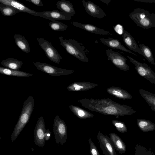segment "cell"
<instances>
[{"label": "cell", "mask_w": 155, "mask_h": 155, "mask_svg": "<svg viewBox=\"0 0 155 155\" xmlns=\"http://www.w3.org/2000/svg\"><path fill=\"white\" fill-rule=\"evenodd\" d=\"M34 99L31 95L23 103V106L18 120L11 136L12 140H15L28 121L33 111Z\"/></svg>", "instance_id": "6da1fadb"}, {"label": "cell", "mask_w": 155, "mask_h": 155, "mask_svg": "<svg viewBox=\"0 0 155 155\" xmlns=\"http://www.w3.org/2000/svg\"><path fill=\"white\" fill-rule=\"evenodd\" d=\"M129 16L138 27L143 29L155 27V14L148 11L140 8H136Z\"/></svg>", "instance_id": "7a4b0ae2"}, {"label": "cell", "mask_w": 155, "mask_h": 155, "mask_svg": "<svg viewBox=\"0 0 155 155\" xmlns=\"http://www.w3.org/2000/svg\"><path fill=\"white\" fill-rule=\"evenodd\" d=\"M60 45L68 53L83 61L88 62L86 56L87 51L82 44L73 39H64L61 36L59 37Z\"/></svg>", "instance_id": "3957f363"}, {"label": "cell", "mask_w": 155, "mask_h": 155, "mask_svg": "<svg viewBox=\"0 0 155 155\" xmlns=\"http://www.w3.org/2000/svg\"><path fill=\"white\" fill-rule=\"evenodd\" d=\"M127 57L135 65L134 68L139 75L155 84V72L147 64L140 62L128 56Z\"/></svg>", "instance_id": "277c9868"}, {"label": "cell", "mask_w": 155, "mask_h": 155, "mask_svg": "<svg viewBox=\"0 0 155 155\" xmlns=\"http://www.w3.org/2000/svg\"><path fill=\"white\" fill-rule=\"evenodd\" d=\"M39 44L50 60L59 64L62 57L50 42L42 38H37Z\"/></svg>", "instance_id": "5b68a950"}, {"label": "cell", "mask_w": 155, "mask_h": 155, "mask_svg": "<svg viewBox=\"0 0 155 155\" xmlns=\"http://www.w3.org/2000/svg\"><path fill=\"white\" fill-rule=\"evenodd\" d=\"M53 130L56 142L62 144L65 143L67 138V132L65 124L57 115L54 120Z\"/></svg>", "instance_id": "8992f818"}, {"label": "cell", "mask_w": 155, "mask_h": 155, "mask_svg": "<svg viewBox=\"0 0 155 155\" xmlns=\"http://www.w3.org/2000/svg\"><path fill=\"white\" fill-rule=\"evenodd\" d=\"M97 137L104 155H117L113 143L110 137L99 131Z\"/></svg>", "instance_id": "52a82bcc"}, {"label": "cell", "mask_w": 155, "mask_h": 155, "mask_svg": "<svg viewBox=\"0 0 155 155\" xmlns=\"http://www.w3.org/2000/svg\"><path fill=\"white\" fill-rule=\"evenodd\" d=\"M105 51L108 60H110L115 65L124 70L129 69V66L126 63L127 59L120 52L109 49H106Z\"/></svg>", "instance_id": "ba28073f"}, {"label": "cell", "mask_w": 155, "mask_h": 155, "mask_svg": "<svg viewBox=\"0 0 155 155\" xmlns=\"http://www.w3.org/2000/svg\"><path fill=\"white\" fill-rule=\"evenodd\" d=\"M33 64L38 69L51 76H58L64 74L67 72V70L58 68L47 63L37 62Z\"/></svg>", "instance_id": "9c48e42d"}, {"label": "cell", "mask_w": 155, "mask_h": 155, "mask_svg": "<svg viewBox=\"0 0 155 155\" xmlns=\"http://www.w3.org/2000/svg\"><path fill=\"white\" fill-rule=\"evenodd\" d=\"M45 132V122L43 117L41 116L37 122L35 130V142L38 146H44Z\"/></svg>", "instance_id": "30bf717a"}, {"label": "cell", "mask_w": 155, "mask_h": 155, "mask_svg": "<svg viewBox=\"0 0 155 155\" xmlns=\"http://www.w3.org/2000/svg\"><path fill=\"white\" fill-rule=\"evenodd\" d=\"M82 2L86 12L89 15L99 18L106 16V14L103 10L91 1L83 0Z\"/></svg>", "instance_id": "8fae6325"}, {"label": "cell", "mask_w": 155, "mask_h": 155, "mask_svg": "<svg viewBox=\"0 0 155 155\" xmlns=\"http://www.w3.org/2000/svg\"><path fill=\"white\" fill-rule=\"evenodd\" d=\"M40 17L52 21L57 20H71L72 17L57 10L38 12Z\"/></svg>", "instance_id": "7c38bea8"}, {"label": "cell", "mask_w": 155, "mask_h": 155, "mask_svg": "<svg viewBox=\"0 0 155 155\" xmlns=\"http://www.w3.org/2000/svg\"><path fill=\"white\" fill-rule=\"evenodd\" d=\"M0 3L5 6H10L16 8L20 12L28 13L35 16H40L38 12L28 8L24 5L15 0H0Z\"/></svg>", "instance_id": "4fadbf2b"}, {"label": "cell", "mask_w": 155, "mask_h": 155, "mask_svg": "<svg viewBox=\"0 0 155 155\" xmlns=\"http://www.w3.org/2000/svg\"><path fill=\"white\" fill-rule=\"evenodd\" d=\"M71 24L74 26L86 30L91 33L100 35H109L113 34L104 29L100 28L94 25L90 24H84L78 22L74 21Z\"/></svg>", "instance_id": "5bb4252c"}, {"label": "cell", "mask_w": 155, "mask_h": 155, "mask_svg": "<svg viewBox=\"0 0 155 155\" xmlns=\"http://www.w3.org/2000/svg\"><path fill=\"white\" fill-rule=\"evenodd\" d=\"M98 38L101 43L110 48L120 50L137 56L136 54L126 48L117 39L110 37H108L107 39L101 38Z\"/></svg>", "instance_id": "9a60e30c"}, {"label": "cell", "mask_w": 155, "mask_h": 155, "mask_svg": "<svg viewBox=\"0 0 155 155\" xmlns=\"http://www.w3.org/2000/svg\"><path fill=\"white\" fill-rule=\"evenodd\" d=\"M122 37L124 42L128 48L135 52H137L143 56V53L134 38L129 32L124 28L123 30Z\"/></svg>", "instance_id": "2e32d148"}, {"label": "cell", "mask_w": 155, "mask_h": 155, "mask_svg": "<svg viewBox=\"0 0 155 155\" xmlns=\"http://www.w3.org/2000/svg\"><path fill=\"white\" fill-rule=\"evenodd\" d=\"M56 5L57 8L68 15L72 17L76 13L73 5L70 1L61 0L58 1Z\"/></svg>", "instance_id": "e0dca14e"}, {"label": "cell", "mask_w": 155, "mask_h": 155, "mask_svg": "<svg viewBox=\"0 0 155 155\" xmlns=\"http://www.w3.org/2000/svg\"><path fill=\"white\" fill-rule=\"evenodd\" d=\"M109 135L113 143L116 150L121 154L125 153L127 150L126 146L121 138L114 133H110Z\"/></svg>", "instance_id": "ac0fdd59"}, {"label": "cell", "mask_w": 155, "mask_h": 155, "mask_svg": "<svg viewBox=\"0 0 155 155\" xmlns=\"http://www.w3.org/2000/svg\"><path fill=\"white\" fill-rule=\"evenodd\" d=\"M1 63L5 68L19 71L21 67L23 62L15 58H8L2 60Z\"/></svg>", "instance_id": "d6986e66"}, {"label": "cell", "mask_w": 155, "mask_h": 155, "mask_svg": "<svg viewBox=\"0 0 155 155\" xmlns=\"http://www.w3.org/2000/svg\"><path fill=\"white\" fill-rule=\"evenodd\" d=\"M14 37L16 45L22 51L26 53L30 52L29 43L24 36L19 34H15Z\"/></svg>", "instance_id": "ffe728a7"}, {"label": "cell", "mask_w": 155, "mask_h": 155, "mask_svg": "<svg viewBox=\"0 0 155 155\" xmlns=\"http://www.w3.org/2000/svg\"><path fill=\"white\" fill-rule=\"evenodd\" d=\"M138 127L143 132L146 133L155 130V124L148 120L138 119L137 120Z\"/></svg>", "instance_id": "44dd1931"}, {"label": "cell", "mask_w": 155, "mask_h": 155, "mask_svg": "<svg viewBox=\"0 0 155 155\" xmlns=\"http://www.w3.org/2000/svg\"><path fill=\"white\" fill-rule=\"evenodd\" d=\"M0 73L7 75L20 77H28L33 75L25 72L12 70L2 67H0Z\"/></svg>", "instance_id": "7402d4cb"}, {"label": "cell", "mask_w": 155, "mask_h": 155, "mask_svg": "<svg viewBox=\"0 0 155 155\" xmlns=\"http://www.w3.org/2000/svg\"><path fill=\"white\" fill-rule=\"evenodd\" d=\"M139 92L149 106L155 108V94L142 89H140Z\"/></svg>", "instance_id": "603a6c76"}, {"label": "cell", "mask_w": 155, "mask_h": 155, "mask_svg": "<svg viewBox=\"0 0 155 155\" xmlns=\"http://www.w3.org/2000/svg\"><path fill=\"white\" fill-rule=\"evenodd\" d=\"M139 46L143 53V56L150 64L153 65L155 64L154 59L150 48L143 44H139Z\"/></svg>", "instance_id": "cb8c5ba5"}, {"label": "cell", "mask_w": 155, "mask_h": 155, "mask_svg": "<svg viewBox=\"0 0 155 155\" xmlns=\"http://www.w3.org/2000/svg\"><path fill=\"white\" fill-rule=\"evenodd\" d=\"M0 11L4 16L9 17L13 16L20 12L14 8L10 6L0 7Z\"/></svg>", "instance_id": "d4e9b609"}, {"label": "cell", "mask_w": 155, "mask_h": 155, "mask_svg": "<svg viewBox=\"0 0 155 155\" xmlns=\"http://www.w3.org/2000/svg\"><path fill=\"white\" fill-rule=\"evenodd\" d=\"M48 25L52 30L56 31H64L68 28L67 25L57 21L49 22Z\"/></svg>", "instance_id": "484cf974"}, {"label": "cell", "mask_w": 155, "mask_h": 155, "mask_svg": "<svg viewBox=\"0 0 155 155\" xmlns=\"http://www.w3.org/2000/svg\"><path fill=\"white\" fill-rule=\"evenodd\" d=\"M135 148V155H155V154L150 149H147L139 144H137Z\"/></svg>", "instance_id": "4316f807"}, {"label": "cell", "mask_w": 155, "mask_h": 155, "mask_svg": "<svg viewBox=\"0 0 155 155\" xmlns=\"http://www.w3.org/2000/svg\"><path fill=\"white\" fill-rule=\"evenodd\" d=\"M90 146V153L91 155H100L96 147L90 138L88 139Z\"/></svg>", "instance_id": "83f0119b"}, {"label": "cell", "mask_w": 155, "mask_h": 155, "mask_svg": "<svg viewBox=\"0 0 155 155\" xmlns=\"http://www.w3.org/2000/svg\"><path fill=\"white\" fill-rule=\"evenodd\" d=\"M114 125L119 132L122 133L127 132V127L125 124L123 123L117 122L115 123Z\"/></svg>", "instance_id": "f1b7e54d"}, {"label": "cell", "mask_w": 155, "mask_h": 155, "mask_svg": "<svg viewBox=\"0 0 155 155\" xmlns=\"http://www.w3.org/2000/svg\"><path fill=\"white\" fill-rule=\"evenodd\" d=\"M105 112L108 114H114L117 112L116 108L112 106H109L105 109Z\"/></svg>", "instance_id": "f546056e"}, {"label": "cell", "mask_w": 155, "mask_h": 155, "mask_svg": "<svg viewBox=\"0 0 155 155\" xmlns=\"http://www.w3.org/2000/svg\"><path fill=\"white\" fill-rule=\"evenodd\" d=\"M26 1L32 3L34 4L40 6H43L44 5L41 0H26Z\"/></svg>", "instance_id": "4dcf8cb0"}, {"label": "cell", "mask_w": 155, "mask_h": 155, "mask_svg": "<svg viewBox=\"0 0 155 155\" xmlns=\"http://www.w3.org/2000/svg\"><path fill=\"white\" fill-rule=\"evenodd\" d=\"M135 1L147 3H155V0H134Z\"/></svg>", "instance_id": "1f68e13d"}, {"label": "cell", "mask_w": 155, "mask_h": 155, "mask_svg": "<svg viewBox=\"0 0 155 155\" xmlns=\"http://www.w3.org/2000/svg\"><path fill=\"white\" fill-rule=\"evenodd\" d=\"M78 115L81 117L83 116L84 115V112L81 110H80L78 111Z\"/></svg>", "instance_id": "d6a6232c"}, {"label": "cell", "mask_w": 155, "mask_h": 155, "mask_svg": "<svg viewBox=\"0 0 155 155\" xmlns=\"http://www.w3.org/2000/svg\"><path fill=\"white\" fill-rule=\"evenodd\" d=\"M112 0H100L101 2L105 3L107 5H108L109 3Z\"/></svg>", "instance_id": "836d02e7"}, {"label": "cell", "mask_w": 155, "mask_h": 155, "mask_svg": "<svg viewBox=\"0 0 155 155\" xmlns=\"http://www.w3.org/2000/svg\"><path fill=\"white\" fill-rule=\"evenodd\" d=\"M73 86L75 87H79L80 88H83V87L82 86L78 85L76 84H74Z\"/></svg>", "instance_id": "e575fe53"}, {"label": "cell", "mask_w": 155, "mask_h": 155, "mask_svg": "<svg viewBox=\"0 0 155 155\" xmlns=\"http://www.w3.org/2000/svg\"><path fill=\"white\" fill-rule=\"evenodd\" d=\"M80 88L79 87H75V90L77 91L79 90L80 89Z\"/></svg>", "instance_id": "d590c367"}, {"label": "cell", "mask_w": 155, "mask_h": 155, "mask_svg": "<svg viewBox=\"0 0 155 155\" xmlns=\"http://www.w3.org/2000/svg\"><path fill=\"white\" fill-rule=\"evenodd\" d=\"M151 109L154 112H155V108L153 107H151Z\"/></svg>", "instance_id": "8d00e7d4"}, {"label": "cell", "mask_w": 155, "mask_h": 155, "mask_svg": "<svg viewBox=\"0 0 155 155\" xmlns=\"http://www.w3.org/2000/svg\"><path fill=\"white\" fill-rule=\"evenodd\" d=\"M47 136L48 137H49L50 136V134L49 133H48L47 134Z\"/></svg>", "instance_id": "74e56055"}]
</instances>
